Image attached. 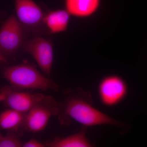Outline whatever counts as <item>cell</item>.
<instances>
[{
	"label": "cell",
	"mask_w": 147,
	"mask_h": 147,
	"mask_svg": "<svg viewBox=\"0 0 147 147\" xmlns=\"http://www.w3.org/2000/svg\"><path fill=\"white\" fill-rule=\"evenodd\" d=\"M70 15L66 9L51 11L44 17L43 21L50 32L58 33L67 30Z\"/></svg>",
	"instance_id": "12"
},
{
	"label": "cell",
	"mask_w": 147,
	"mask_h": 147,
	"mask_svg": "<svg viewBox=\"0 0 147 147\" xmlns=\"http://www.w3.org/2000/svg\"><path fill=\"white\" fill-rule=\"evenodd\" d=\"M15 8L17 19L25 26H34L43 21L42 10L32 0H15Z\"/></svg>",
	"instance_id": "7"
},
{
	"label": "cell",
	"mask_w": 147,
	"mask_h": 147,
	"mask_svg": "<svg viewBox=\"0 0 147 147\" xmlns=\"http://www.w3.org/2000/svg\"><path fill=\"white\" fill-rule=\"evenodd\" d=\"M45 143H41L35 139H31L23 144L22 147H45Z\"/></svg>",
	"instance_id": "15"
},
{
	"label": "cell",
	"mask_w": 147,
	"mask_h": 147,
	"mask_svg": "<svg viewBox=\"0 0 147 147\" xmlns=\"http://www.w3.org/2000/svg\"><path fill=\"white\" fill-rule=\"evenodd\" d=\"M65 93L64 100L60 103L58 115L61 125H68L74 120L86 127L99 125L124 126L122 123L95 108L90 93L76 88L67 91Z\"/></svg>",
	"instance_id": "1"
},
{
	"label": "cell",
	"mask_w": 147,
	"mask_h": 147,
	"mask_svg": "<svg viewBox=\"0 0 147 147\" xmlns=\"http://www.w3.org/2000/svg\"><path fill=\"white\" fill-rule=\"evenodd\" d=\"M13 88L11 86H5L2 87L0 90V100L3 102L5 101L9 94L13 91Z\"/></svg>",
	"instance_id": "14"
},
{
	"label": "cell",
	"mask_w": 147,
	"mask_h": 147,
	"mask_svg": "<svg viewBox=\"0 0 147 147\" xmlns=\"http://www.w3.org/2000/svg\"><path fill=\"white\" fill-rule=\"evenodd\" d=\"M21 135L17 132L7 130L5 135L0 134V147H22Z\"/></svg>",
	"instance_id": "13"
},
{
	"label": "cell",
	"mask_w": 147,
	"mask_h": 147,
	"mask_svg": "<svg viewBox=\"0 0 147 147\" xmlns=\"http://www.w3.org/2000/svg\"><path fill=\"white\" fill-rule=\"evenodd\" d=\"M60 103L51 96H45L26 114L24 129L36 133L44 130L52 116L59 115Z\"/></svg>",
	"instance_id": "3"
},
{
	"label": "cell",
	"mask_w": 147,
	"mask_h": 147,
	"mask_svg": "<svg viewBox=\"0 0 147 147\" xmlns=\"http://www.w3.org/2000/svg\"><path fill=\"white\" fill-rule=\"evenodd\" d=\"M23 50L34 59L40 69L49 76L54 59L53 44L50 40L42 38H35L25 43Z\"/></svg>",
	"instance_id": "6"
},
{
	"label": "cell",
	"mask_w": 147,
	"mask_h": 147,
	"mask_svg": "<svg viewBox=\"0 0 147 147\" xmlns=\"http://www.w3.org/2000/svg\"><path fill=\"white\" fill-rule=\"evenodd\" d=\"M86 127L83 126L81 131L64 138L57 137L51 142L45 143L48 147H91L93 146L86 136Z\"/></svg>",
	"instance_id": "11"
},
{
	"label": "cell",
	"mask_w": 147,
	"mask_h": 147,
	"mask_svg": "<svg viewBox=\"0 0 147 147\" xmlns=\"http://www.w3.org/2000/svg\"><path fill=\"white\" fill-rule=\"evenodd\" d=\"M44 96L42 94L13 91L3 103L7 108L27 113Z\"/></svg>",
	"instance_id": "8"
},
{
	"label": "cell",
	"mask_w": 147,
	"mask_h": 147,
	"mask_svg": "<svg viewBox=\"0 0 147 147\" xmlns=\"http://www.w3.org/2000/svg\"><path fill=\"white\" fill-rule=\"evenodd\" d=\"M99 4L100 0H65L66 9L70 15L80 18L91 16Z\"/></svg>",
	"instance_id": "9"
},
{
	"label": "cell",
	"mask_w": 147,
	"mask_h": 147,
	"mask_svg": "<svg viewBox=\"0 0 147 147\" xmlns=\"http://www.w3.org/2000/svg\"><path fill=\"white\" fill-rule=\"evenodd\" d=\"M26 114L8 108L0 115V127L1 129L11 130L21 136V129H24Z\"/></svg>",
	"instance_id": "10"
},
{
	"label": "cell",
	"mask_w": 147,
	"mask_h": 147,
	"mask_svg": "<svg viewBox=\"0 0 147 147\" xmlns=\"http://www.w3.org/2000/svg\"><path fill=\"white\" fill-rule=\"evenodd\" d=\"M2 76L13 89H33L59 91V86L40 73L30 64L23 63L4 67Z\"/></svg>",
	"instance_id": "2"
},
{
	"label": "cell",
	"mask_w": 147,
	"mask_h": 147,
	"mask_svg": "<svg viewBox=\"0 0 147 147\" xmlns=\"http://www.w3.org/2000/svg\"><path fill=\"white\" fill-rule=\"evenodd\" d=\"M21 23L14 15L3 23L0 30V49L2 61H7L18 51L23 43L24 35Z\"/></svg>",
	"instance_id": "4"
},
{
	"label": "cell",
	"mask_w": 147,
	"mask_h": 147,
	"mask_svg": "<svg viewBox=\"0 0 147 147\" xmlns=\"http://www.w3.org/2000/svg\"><path fill=\"white\" fill-rule=\"evenodd\" d=\"M128 88L120 76L110 75L104 77L99 82L98 92L100 102L107 107L118 105L126 97Z\"/></svg>",
	"instance_id": "5"
}]
</instances>
